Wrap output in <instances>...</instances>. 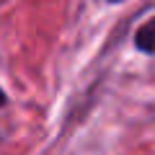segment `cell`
Listing matches in <instances>:
<instances>
[{
  "label": "cell",
  "instance_id": "cell-2",
  "mask_svg": "<svg viewBox=\"0 0 155 155\" xmlns=\"http://www.w3.org/2000/svg\"><path fill=\"white\" fill-rule=\"evenodd\" d=\"M3 106H8V93L0 88V109H3Z\"/></svg>",
  "mask_w": 155,
  "mask_h": 155
},
{
  "label": "cell",
  "instance_id": "cell-1",
  "mask_svg": "<svg viewBox=\"0 0 155 155\" xmlns=\"http://www.w3.org/2000/svg\"><path fill=\"white\" fill-rule=\"evenodd\" d=\"M134 47H137L142 54H155V16L147 18V21L134 31Z\"/></svg>",
  "mask_w": 155,
  "mask_h": 155
},
{
  "label": "cell",
  "instance_id": "cell-3",
  "mask_svg": "<svg viewBox=\"0 0 155 155\" xmlns=\"http://www.w3.org/2000/svg\"><path fill=\"white\" fill-rule=\"evenodd\" d=\"M109 3H114V5H119V3H124V0H109Z\"/></svg>",
  "mask_w": 155,
  "mask_h": 155
}]
</instances>
